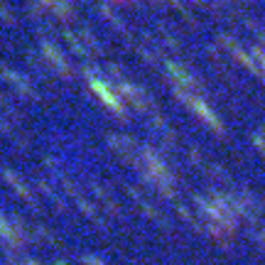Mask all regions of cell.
<instances>
[{
    "mask_svg": "<svg viewBox=\"0 0 265 265\" xmlns=\"http://www.w3.org/2000/svg\"><path fill=\"white\" fill-rule=\"evenodd\" d=\"M3 74H5L10 81H13V84H15V86H18V91H22V94H27V91H30V89H27V81H25V79H20L15 72H8V69L3 67Z\"/></svg>",
    "mask_w": 265,
    "mask_h": 265,
    "instance_id": "6",
    "label": "cell"
},
{
    "mask_svg": "<svg viewBox=\"0 0 265 265\" xmlns=\"http://www.w3.org/2000/svg\"><path fill=\"white\" fill-rule=\"evenodd\" d=\"M0 15H5V18H8V13H5V5H3V3H0Z\"/></svg>",
    "mask_w": 265,
    "mask_h": 265,
    "instance_id": "7",
    "label": "cell"
},
{
    "mask_svg": "<svg viewBox=\"0 0 265 265\" xmlns=\"http://www.w3.org/2000/svg\"><path fill=\"white\" fill-rule=\"evenodd\" d=\"M49 10H54L59 15H69L72 13V5H69V0H42Z\"/></svg>",
    "mask_w": 265,
    "mask_h": 265,
    "instance_id": "4",
    "label": "cell"
},
{
    "mask_svg": "<svg viewBox=\"0 0 265 265\" xmlns=\"http://www.w3.org/2000/svg\"><path fill=\"white\" fill-rule=\"evenodd\" d=\"M3 174H5V179H8V182H13V187H15V189L20 191V194H25V196H30V191L25 189V184L20 182V177H18V174H15V172H10V170H3Z\"/></svg>",
    "mask_w": 265,
    "mask_h": 265,
    "instance_id": "5",
    "label": "cell"
},
{
    "mask_svg": "<svg viewBox=\"0 0 265 265\" xmlns=\"http://www.w3.org/2000/svg\"><path fill=\"white\" fill-rule=\"evenodd\" d=\"M91 89H94L96 94L101 96V98H103V101H106V103H108L113 111H120V101L115 98V94L111 91V89H108V86H106V84H103V81H98V79H91Z\"/></svg>",
    "mask_w": 265,
    "mask_h": 265,
    "instance_id": "2",
    "label": "cell"
},
{
    "mask_svg": "<svg viewBox=\"0 0 265 265\" xmlns=\"http://www.w3.org/2000/svg\"><path fill=\"white\" fill-rule=\"evenodd\" d=\"M42 49H44L47 59H49V61H52L54 67H57V72H61V74H67V72H69V64H67V59L59 54L54 44H49V42H42Z\"/></svg>",
    "mask_w": 265,
    "mask_h": 265,
    "instance_id": "3",
    "label": "cell"
},
{
    "mask_svg": "<svg viewBox=\"0 0 265 265\" xmlns=\"http://www.w3.org/2000/svg\"><path fill=\"white\" fill-rule=\"evenodd\" d=\"M143 170H145V177L150 179L152 184L157 187H172V174L167 172V167L162 165V160L150 150H143Z\"/></svg>",
    "mask_w": 265,
    "mask_h": 265,
    "instance_id": "1",
    "label": "cell"
}]
</instances>
